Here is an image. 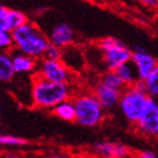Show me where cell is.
<instances>
[{
    "mask_svg": "<svg viewBox=\"0 0 158 158\" xmlns=\"http://www.w3.org/2000/svg\"><path fill=\"white\" fill-rule=\"evenodd\" d=\"M68 82H56L43 78L37 73L32 87L33 104L39 109H53L56 104L69 99Z\"/></svg>",
    "mask_w": 158,
    "mask_h": 158,
    "instance_id": "1",
    "label": "cell"
},
{
    "mask_svg": "<svg viewBox=\"0 0 158 158\" xmlns=\"http://www.w3.org/2000/svg\"><path fill=\"white\" fill-rule=\"evenodd\" d=\"M15 46L24 54L33 56L35 59L44 56L50 41L39 30L36 25L26 22L11 32Z\"/></svg>",
    "mask_w": 158,
    "mask_h": 158,
    "instance_id": "2",
    "label": "cell"
},
{
    "mask_svg": "<svg viewBox=\"0 0 158 158\" xmlns=\"http://www.w3.org/2000/svg\"><path fill=\"white\" fill-rule=\"evenodd\" d=\"M148 97L149 95L146 90L145 80L139 79L135 85L123 89L118 106L122 114L130 123L135 124L141 118L147 105Z\"/></svg>",
    "mask_w": 158,
    "mask_h": 158,
    "instance_id": "3",
    "label": "cell"
},
{
    "mask_svg": "<svg viewBox=\"0 0 158 158\" xmlns=\"http://www.w3.org/2000/svg\"><path fill=\"white\" fill-rule=\"evenodd\" d=\"M76 122L85 128L98 125L104 118L105 110L94 94H81L73 99Z\"/></svg>",
    "mask_w": 158,
    "mask_h": 158,
    "instance_id": "4",
    "label": "cell"
},
{
    "mask_svg": "<svg viewBox=\"0 0 158 158\" xmlns=\"http://www.w3.org/2000/svg\"><path fill=\"white\" fill-rule=\"evenodd\" d=\"M135 128L145 137H158V98L149 95L146 109L141 118L135 123Z\"/></svg>",
    "mask_w": 158,
    "mask_h": 158,
    "instance_id": "5",
    "label": "cell"
},
{
    "mask_svg": "<svg viewBox=\"0 0 158 158\" xmlns=\"http://www.w3.org/2000/svg\"><path fill=\"white\" fill-rule=\"evenodd\" d=\"M39 75L43 78L56 82H68L70 73L61 60L44 59L40 64Z\"/></svg>",
    "mask_w": 158,
    "mask_h": 158,
    "instance_id": "6",
    "label": "cell"
},
{
    "mask_svg": "<svg viewBox=\"0 0 158 158\" xmlns=\"http://www.w3.org/2000/svg\"><path fill=\"white\" fill-rule=\"evenodd\" d=\"M122 92L123 90L113 88L103 81H99L94 88V95L98 99V102L101 103V105L105 111H111L116 105H118Z\"/></svg>",
    "mask_w": 158,
    "mask_h": 158,
    "instance_id": "7",
    "label": "cell"
},
{
    "mask_svg": "<svg viewBox=\"0 0 158 158\" xmlns=\"http://www.w3.org/2000/svg\"><path fill=\"white\" fill-rule=\"evenodd\" d=\"M103 62L107 70H115L123 63L131 60L132 51L125 44L116 45L112 49L103 51Z\"/></svg>",
    "mask_w": 158,
    "mask_h": 158,
    "instance_id": "8",
    "label": "cell"
},
{
    "mask_svg": "<svg viewBox=\"0 0 158 158\" xmlns=\"http://www.w3.org/2000/svg\"><path fill=\"white\" fill-rule=\"evenodd\" d=\"M131 61L135 64L138 77L140 80H145L152 73V69L157 66V61L147 51H132Z\"/></svg>",
    "mask_w": 158,
    "mask_h": 158,
    "instance_id": "9",
    "label": "cell"
},
{
    "mask_svg": "<svg viewBox=\"0 0 158 158\" xmlns=\"http://www.w3.org/2000/svg\"><path fill=\"white\" fill-rule=\"evenodd\" d=\"M75 37L73 28L69 24L60 23L53 27L52 32L50 34V42L60 46V48H66L70 45Z\"/></svg>",
    "mask_w": 158,
    "mask_h": 158,
    "instance_id": "10",
    "label": "cell"
},
{
    "mask_svg": "<svg viewBox=\"0 0 158 158\" xmlns=\"http://www.w3.org/2000/svg\"><path fill=\"white\" fill-rule=\"evenodd\" d=\"M115 71L118 73V75L121 77V79L124 82L125 87L135 85V82L139 80L138 73L135 69V64L132 63V61H128V62L123 63L120 67H118L115 69Z\"/></svg>",
    "mask_w": 158,
    "mask_h": 158,
    "instance_id": "11",
    "label": "cell"
},
{
    "mask_svg": "<svg viewBox=\"0 0 158 158\" xmlns=\"http://www.w3.org/2000/svg\"><path fill=\"white\" fill-rule=\"evenodd\" d=\"M53 114L58 116L63 121H76V109L73 102H70L69 99H66L63 102L56 104L52 109Z\"/></svg>",
    "mask_w": 158,
    "mask_h": 158,
    "instance_id": "12",
    "label": "cell"
},
{
    "mask_svg": "<svg viewBox=\"0 0 158 158\" xmlns=\"http://www.w3.org/2000/svg\"><path fill=\"white\" fill-rule=\"evenodd\" d=\"M16 70L14 67L13 58L7 53H0V81L9 82L15 77Z\"/></svg>",
    "mask_w": 158,
    "mask_h": 158,
    "instance_id": "13",
    "label": "cell"
},
{
    "mask_svg": "<svg viewBox=\"0 0 158 158\" xmlns=\"http://www.w3.org/2000/svg\"><path fill=\"white\" fill-rule=\"evenodd\" d=\"M13 62L15 70H16V73H28V71H32L36 67L35 58L27 56V54H24V53L14 56Z\"/></svg>",
    "mask_w": 158,
    "mask_h": 158,
    "instance_id": "14",
    "label": "cell"
},
{
    "mask_svg": "<svg viewBox=\"0 0 158 158\" xmlns=\"http://www.w3.org/2000/svg\"><path fill=\"white\" fill-rule=\"evenodd\" d=\"M115 142L111 141H97L93 145V149L97 155L106 158H114Z\"/></svg>",
    "mask_w": 158,
    "mask_h": 158,
    "instance_id": "15",
    "label": "cell"
},
{
    "mask_svg": "<svg viewBox=\"0 0 158 158\" xmlns=\"http://www.w3.org/2000/svg\"><path fill=\"white\" fill-rule=\"evenodd\" d=\"M145 84L148 95L158 98V63L149 73V76L145 79Z\"/></svg>",
    "mask_w": 158,
    "mask_h": 158,
    "instance_id": "16",
    "label": "cell"
},
{
    "mask_svg": "<svg viewBox=\"0 0 158 158\" xmlns=\"http://www.w3.org/2000/svg\"><path fill=\"white\" fill-rule=\"evenodd\" d=\"M101 81H103L106 85L111 86L113 88L121 89V90H123L125 88L124 82H123V80L121 79V77L118 76L115 70H109L106 73H104Z\"/></svg>",
    "mask_w": 158,
    "mask_h": 158,
    "instance_id": "17",
    "label": "cell"
},
{
    "mask_svg": "<svg viewBox=\"0 0 158 158\" xmlns=\"http://www.w3.org/2000/svg\"><path fill=\"white\" fill-rule=\"evenodd\" d=\"M0 30L13 32L11 25V9L0 5Z\"/></svg>",
    "mask_w": 158,
    "mask_h": 158,
    "instance_id": "18",
    "label": "cell"
},
{
    "mask_svg": "<svg viewBox=\"0 0 158 158\" xmlns=\"http://www.w3.org/2000/svg\"><path fill=\"white\" fill-rule=\"evenodd\" d=\"M13 45H15L13 33L10 31L0 30V49L8 50Z\"/></svg>",
    "mask_w": 158,
    "mask_h": 158,
    "instance_id": "19",
    "label": "cell"
},
{
    "mask_svg": "<svg viewBox=\"0 0 158 158\" xmlns=\"http://www.w3.org/2000/svg\"><path fill=\"white\" fill-rule=\"evenodd\" d=\"M27 141L19 137H15V135H0V145L2 146H20L26 145Z\"/></svg>",
    "mask_w": 158,
    "mask_h": 158,
    "instance_id": "20",
    "label": "cell"
},
{
    "mask_svg": "<svg viewBox=\"0 0 158 158\" xmlns=\"http://www.w3.org/2000/svg\"><path fill=\"white\" fill-rule=\"evenodd\" d=\"M44 58L45 59H53V60H61L62 52H61V48L53 43L50 42L48 48H46L45 52H44Z\"/></svg>",
    "mask_w": 158,
    "mask_h": 158,
    "instance_id": "21",
    "label": "cell"
},
{
    "mask_svg": "<svg viewBox=\"0 0 158 158\" xmlns=\"http://www.w3.org/2000/svg\"><path fill=\"white\" fill-rule=\"evenodd\" d=\"M130 155V149L127 145L121 142H115L114 148V158H124Z\"/></svg>",
    "mask_w": 158,
    "mask_h": 158,
    "instance_id": "22",
    "label": "cell"
},
{
    "mask_svg": "<svg viewBox=\"0 0 158 158\" xmlns=\"http://www.w3.org/2000/svg\"><path fill=\"white\" fill-rule=\"evenodd\" d=\"M139 157L140 158H156L157 157V154L152 150H143V152H139Z\"/></svg>",
    "mask_w": 158,
    "mask_h": 158,
    "instance_id": "23",
    "label": "cell"
},
{
    "mask_svg": "<svg viewBox=\"0 0 158 158\" xmlns=\"http://www.w3.org/2000/svg\"><path fill=\"white\" fill-rule=\"evenodd\" d=\"M137 1H139L140 3H142V5H145L147 7H150V8H154V7L157 6V2L155 0H137Z\"/></svg>",
    "mask_w": 158,
    "mask_h": 158,
    "instance_id": "24",
    "label": "cell"
},
{
    "mask_svg": "<svg viewBox=\"0 0 158 158\" xmlns=\"http://www.w3.org/2000/svg\"><path fill=\"white\" fill-rule=\"evenodd\" d=\"M0 113H1V99H0Z\"/></svg>",
    "mask_w": 158,
    "mask_h": 158,
    "instance_id": "25",
    "label": "cell"
},
{
    "mask_svg": "<svg viewBox=\"0 0 158 158\" xmlns=\"http://www.w3.org/2000/svg\"><path fill=\"white\" fill-rule=\"evenodd\" d=\"M155 1H156V2H157V5H158V0H155Z\"/></svg>",
    "mask_w": 158,
    "mask_h": 158,
    "instance_id": "26",
    "label": "cell"
},
{
    "mask_svg": "<svg viewBox=\"0 0 158 158\" xmlns=\"http://www.w3.org/2000/svg\"><path fill=\"white\" fill-rule=\"evenodd\" d=\"M157 142H158V137H157Z\"/></svg>",
    "mask_w": 158,
    "mask_h": 158,
    "instance_id": "27",
    "label": "cell"
}]
</instances>
